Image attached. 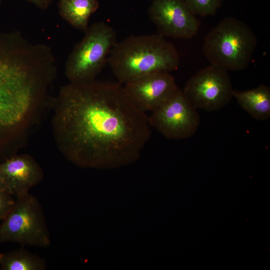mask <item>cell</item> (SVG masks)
I'll list each match as a JSON object with an SVG mask.
<instances>
[{"mask_svg":"<svg viewBox=\"0 0 270 270\" xmlns=\"http://www.w3.org/2000/svg\"><path fill=\"white\" fill-rule=\"evenodd\" d=\"M123 88L131 102L145 113L154 110L179 88L175 78L166 72L140 76L126 82Z\"/></svg>","mask_w":270,"mask_h":270,"instance_id":"30bf717a","label":"cell"},{"mask_svg":"<svg viewBox=\"0 0 270 270\" xmlns=\"http://www.w3.org/2000/svg\"><path fill=\"white\" fill-rule=\"evenodd\" d=\"M182 90L196 109L208 112L221 109L233 98L228 72L212 64L198 70Z\"/></svg>","mask_w":270,"mask_h":270,"instance_id":"ba28073f","label":"cell"},{"mask_svg":"<svg viewBox=\"0 0 270 270\" xmlns=\"http://www.w3.org/2000/svg\"><path fill=\"white\" fill-rule=\"evenodd\" d=\"M0 4H1V0H0Z\"/></svg>","mask_w":270,"mask_h":270,"instance_id":"d6986e66","label":"cell"},{"mask_svg":"<svg viewBox=\"0 0 270 270\" xmlns=\"http://www.w3.org/2000/svg\"><path fill=\"white\" fill-rule=\"evenodd\" d=\"M58 6L63 18L73 27L84 31L99 4L98 0H60Z\"/></svg>","mask_w":270,"mask_h":270,"instance_id":"4fadbf2b","label":"cell"},{"mask_svg":"<svg viewBox=\"0 0 270 270\" xmlns=\"http://www.w3.org/2000/svg\"><path fill=\"white\" fill-rule=\"evenodd\" d=\"M13 196L6 191L0 190V220L6 216L14 202Z\"/></svg>","mask_w":270,"mask_h":270,"instance_id":"2e32d148","label":"cell"},{"mask_svg":"<svg viewBox=\"0 0 270 270\" xmlns=\"http://www.w3.org/2000/svg\"><path fill=\"white\" fill-rule=\"evenodd\" d=\"M32 2L37 6L41 8H45L50 3L51 0H27Z\"/></svg>","mask_w":270,"mask_h":270,"instance_id":"e0dca14e","label":"cell"},{"mask_svg":"<svg viewBox=\"0 0 270 270\" xmlns=\"http://www.w3.org/2000/svg\"><path fill=\"white\" fill-rule=\"evenodd\" d=\"M84 32V36L75 45L65 64V75L70 82L95 80L116 42L114 30L104 22H94Z\"/></svg>","mask_w":270,"mask_h":270,"instance_id":"5b68a950","label":"cell"},{"mask_svg":"<svg viewBox=\"0 0 270 270\" xmlns=\"http://www.w3.org/2000/svg\"><path fill=\"white\" fill-rule=\"evenodd\" d=\"M16 198L0 224V244L14 242L22 246H49L50 236L39 200L30 192Z\"/></svg>","mask_w":270,"mask_h":270,"instance_id":"8992f818","label":"cell"},{"mask_svg":"<svg viewBox=\"0 0 270 270\" xmlns=\"http://www.w3.org/2000/svg\"><path fill=\"white\" fill-rule=\"evenodd\" d=\"M108 62L120 84L157 72H170L179 66L174 46L159 34L130 36L116 42Z\"/></svg>","mask_w":270,"mask_h":270,"instance_id":"3957f363","label":"cell"},{"mask_svg":"<svg viewBox=\"0 0 270 270\" xmlns=\"http://www.w3.org/2000/svg\"><path fill=\"white\" fill-rule=\"evenodd\" d=\"M56 74L49 46L0 32V162L18 154L39 125Z\"/></svg>","mask_w":270,"mask_h":270,"instance_id":"7a4b0ae2","label":"cell"},{"mask_svg":"<svg viewBox=\"0 0 270 270\" xmlns=\"http://www.w3.org/2000/svg\"><path fill=\"white\" fill-rule=\"evenodd\" d=\"M151 21L163 37L189 40L196 36L200 22L184 0H154L148 9Z\"/></svg>","mask_w":270,"mask_h":270,"instance_id":"9c48e42d","label":"cell"},{"mask_svg":"<svg viewBox=\"0 0 270 270\" xmlns=\"http://www.w3.org/2000/svg\"><path fill=\"white\" fill-rule=\"evenodd\" d=\"M0 190H4V191L8 192L4 184H3L2 180H0Z\"/></svg>","mask_w":270,"mask_h":270,"instance_id":"ac0fdd59","label":"cell"},{"mask_svg":"<svg viewBox=\"0 0 270 270\" xmlns=\"http://www.w3.org/2000/svg\"><path fill=\"white\" fill-rule=\"evenodd\" d=\"M148 118L150 126L165 138L174 140L193 136L200 124V116L182 89L152 112Z\"/></svg>","mask_w":270,"mask_h":270,"instance_id":"52a82bcc","label":"cell"},{"mask_svg":"<svg viewBox=\"0 0 270 270\" xmlns=\"http://www.w3.org/2000/svg\"><path fill=\"white\" fill-rule=\"evenodd\" d=\"M232 96L241 108L252 118L266 120L270 117V88L261 84L256 88L240 91L234 90Z\"/></svg>","mask_w":270,"mask_h":270,"instance_id":"7c38bea8","label":"cell"},{"mask_svg":"<svg viewBox=\"0 0 270 270\" xmlns=\"http://www.w3.org/2000/svg\"><path fill=\"white\" fill-rule=\"evenodd\" d=\"M258 39L244 22L232 16L223 18L206 36L203 52L210 64L227 71H240L249 66Z\"/></svg>","mask_w":270,"mask_h":270,"instance_id":"277c9868","label":"cell"},{"mask_svg":"<svg viewBox=\"0 0 270 270\" xmlns=\"http://www.w3.org/2000/svg\"><path fill=\"white\" fill-rule=\"evenodd\" d=\"M190 10L200 16H212L222 5L223 0H184Z\"/></svg>","mask_w":270,"mask_h":270,"instance_id":"9a60e30c","label":"cell"},{"mask_svg":"<svg viewBox=\"0 0 270 270\" xmlns=\"http://www.w3.org/2000/svg\"><path fill=\"white\" fill-rule=\"evenodd\" d=\"M44 176L42 167L30 154H16L0 162V179L7 191L16 197L29 192Z\"/></svg>","mask_w":270,"mask_h":270,"instance_id":"8fae6325","label":"cell"},{"mask_svg":"<svg viewBox=\"0 0 270 270\" xmlns=\"http://www.w3.org/2000/svg\"><path fill=\"white\" fill-rule=\"evenodd\" d=\"M50 107L56 146L80 166L130 162L151 137L148 116L131 102L120 83L70 82L61 87Z\"/></svg>","mask_w":270,"mask_h":270,"instance_id":"6da1fadb","label":"cell"},{"mask_svg":"<svg viewBox=\"0 0 270 270\" xmlns=\"http://www.w3.org/2000/svg\"><path fill=\"white\" fill-rule=\"evenodd\" d=\"M46 265L44 258L23 248L0 254L2 270H44Z\"/></svg>","mask_w":270,"mask_h":270,"instance_id":"5bb4252c","label":"cell"}]
</instances>
